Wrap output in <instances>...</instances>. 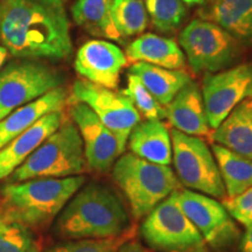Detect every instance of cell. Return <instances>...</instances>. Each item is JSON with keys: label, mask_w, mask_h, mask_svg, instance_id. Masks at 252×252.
<instances>
[{"label": "cell", "mask_w": 252, "mask_h": 252, "mask_svg": "<svg viewBox=\"0 0 252 252\" xmlns=\"http://www.w3.org/2000/svg\"><path fill=\"white\" fill-rule=\"evenodd\" d=\"M1 39L9 54L23 60H64L72 53L62 0H1Z\"/></svg>", "instance_id": "obj_1"}, {"label": "cell", "mask_w": 252, "mask_h": 252, "mask_svg": "<svg viewBox=\"0 0 252 252\" xmlns=\"http://www.w3.org/2000/svg\"><path fill=\"white\" fill-rule=\"evenodd\" d=\"M127 225V213L115 190L99 182H90L59 214L53 234L64 241L112 238L124 235Z\"/></svg>", "instance_id": "obj_2"}, {"label": "cell", "mask_w": 252, "mask_h": 252, "mask_svg": "<svg viewBox=\"0 0 252 252\" xmlns=\"http://www.w3.org/2000/svg\"><path fill=\"white\" fill-rule=\"evenodd\" d=\"M86 180L84 175H76L5 184L0 190V220L21 223L35 231L46 228Z\"/></svg>", "instance_id": "obj_3"}, {"label": "cell", "mask_w": 252, "mask_h": 252, "mask_svg": "<svg viewBox=\"0 0 252 252\" xmlns=\"http://www.w3.org/2000/svg\"><path fill=\"white\" fill-rule=\"evenodd\" d=\"M112 179L124 193L135 219L146 217L160 202L180 189L169 166L158 165L133 153L122 154L112 166Z\"/></svg>", "instance_id": "obj_4"}, {"label": "cell", "mask_w": 252, "mask_h": 252, "mask_svg": "<svg viewBox=\"0 0 252 252\" xmlns=\"http://www.w3.org/2000/svg\"><path fill=\"white\" fill-rule=\"evenodd\" d=\"M83 141L75 123L64 119L30 157L7 178L14 184L37 178H68L87 171Z\"/></svg>", "instance_id": "obj_5"}, {"label": "cell", "mask_w": 252, "mask_h": 252, "mask_svg": "<svg viewBox=\"0 0 252 252\" xmlns=\"http://www.w3.org/2000/svg\"><path fill=\"white\" fill-rule=\"evenodd\" d=\"M179 190V189H178ZM178 190L145 217L140 232L151 249L160 252H203L206 242L182 212Z\"/></svg>", "instance_id": "obj_6"}, {"label": "cell", "mask_w": 252, "mask_h": 252, "mask_svg": "<svg viewBox=\"0 0 252 252\" xmlns=\"http://www.w3.org/2000/svg\"><path fill=\"white\" fill-rule=\"evenodd\" d=\"M179 46L194 72H219L230 67L241 55V43L219 25L195 19L184 28Z\"/></svg>", "instance_id": "obj_7"}, {"label": "cell", "mask_w": 252, "mask_h": 252, "mask_svg": "<svg viewBox=\"0 0 252 252\" xmlns=\"http://www.w3.org/2000/svg\"><path fill=\"white\" fill-rule=\"evenodd\" d=\"M172 151L176 174L186 187L216 198L225 197V188L212 150L200 137L173 130Z\"/></svg>", "instance_id": "obj_8"}, {"label": "cell", "mask_w": 252, "mask_h": 252, "mask_svg": "<svg viewBox=\"0 0 252 252\" xmlns=\"http://www.w3.org/2000/svg\"><path fill=\"white\" fill-rule=\"evenodd\" d=\"M55 69L33 60L12 63L0 72V121L14 110L62 87Z\"/></svg>", "instance_id": "obj_9"}, {"label": "cell", "mask_w": 252, "mask_h": 252, "mask_svg": "<svg viewBox=\"0 0 252 252\" xmlns=\"http://www.w3.org/2000/svg\"><path fill=\"white\" fill-rule=\"evenodd\" d=\"M69 100L87 104L96 113L99 121L116 135L122 156L132 130L141 121L131 99L113 89L86 80H76L72 84Z\"/></svg>", "instance_id": "obj_10"}, {"label": "cell", "mask_w": 252, "mask_h": 252, "mask_svg": "<svg viewBox=\"0 0 252 252\" xmlns=\"http://www.w3.org/2000/svg\"><path fill=\"white\" fill-rule=\"evenodd\" d=\"M202 98L210 128H216L239 103L252 98V63H243L217 74L207 72Z\"/></svg>", "instance_id": "obj_11"}, {"label": "cell", "mask_w": 252, "mask_h": 252, "mask_svg": "<svg viewBox=\"0 0 252 252\" xmlns=\"http://www.w3.org/2000/svg\"><path fill=\"white\" fill-rule=\"evenodd\" d=\"M178 201L182 212L210 247H228L239 237L234 219L215 198L190 189H179Z\"/></svg>", "instance_id": "obj_12"}, {"label": "cell", "mask_w": 252, "mask_h": 252, "mask_svg": "<svg viewBox=\"0 0 252 252\" xmlns=\"http://www.w3.org/2000/svg\"><path fill=\"white\" fill-rule=\"evenodd\" d=\"M69 115L83 141L87 166L91 171L105 173L121 157L116 135L99 121L87 104L69 100Z\"/></svg>", "instance_id": "obj_13"}, {"label": "cell", "mask_w": 252, "mask_h": 252, "mask_svg": "<svg viewBox=\"0 0 252 252\" xmlns=\"http://www.w3.org/2000/svg\"><path fill=\"white\" fill-rule=\"evenodd\" d=\"M127 58L117 45L106 40H90L81 46L75 59V70L83 80L97 86L115 89L118 87Z\"/></svg>", "instance_id": "obj_14"}, {"label": "cell", "mask_w": 252, "mask_h": 252, "mask_svg": "<svg viewBox=\"0 0 252 252\" xmlns=\"http://www.w3.org/2000/svg\"><path fill=\"white\" fill-rule=\"evenodd\" d=\"M64 121L63 111L52 112L0 149V181L7 179L25 160L53 134Z\"/></svg>", "instance_id": "obj_15"}, {"label": "cell", "mask_w": 252, "mask_h": 252, "mask_svg": "<svg viewBox=\"0 0 252 252\" xmlns=\"http://www.w3.org/2000/svg\"><path fill=\"white\" fill-rule=\"evenodd\" d=\"M68 99L67 89L59 87L6 116L0 121V149L35 124L43 116L63 111Z\"/></svg>", "instance_id": "obj_16"}, {"label": "cell", "mask_w": 252, "mask_h": 252, "mask_svg": "<svg viewBox=\"0 0 252 252\" xmlns=\"http://www.w3.org/2000/svg\"><path fill=\"white\" fill-rule=\"evenodd\" d=\"M166 118L175 130L188 135L204 137L210 133V126L204 110L202 93L190 81L165 106Z\"/></svg>", "instance_id": "obj_17"}, {"label": "cell", "mask_w": 252, "mask_h": 252, "mask_svg": "<svg viewBox=\"0 0 252 252\" xmlns=\"http://www.w3.org/2000/svg\"><path fill=\"white\" fill-rule=\"evenodd\" d=\"M200 15L222 27L241 45L252 47V0H209Z\"/></svg>", "instance_id": "obj_18"}, {"label": "cell", "mask_w": 252, "mask_h": 252, "mask_svg": "<svg viewBox=\"0 0 252 252\" xmlns=\"http://www.w3.org/2000/svg\"><path fill=\"white\" fill-rule=\"evenodd\" d=\"M126 58L132 63L145 62L166 69H181L186 56L175 40L147 33L132 41L126 47Z\"/></svg>", "instance_id": "obj_19"}, {"label": "cell", "mask_w": 252, "mask_h": 252, "mask_svg": "<svg viewBox=\"0 0 252 252\" xmlns=\"http://www.w3.org/2000/svg\"><path fill=\"white\" fill-rule=\"evenodd\" d=\"M128 147L134 156L158 165L169 166L173 160L171 133L161 121L138 123L128 137Z\"/></svg>", "instance_id": "obj_20"}, {"label": "cell", "mask_w": 252, "mask_h": 252, "mask_svg": "<svg viewBox=\"0 0 252 252\" xmlns=\"http://www.w3.org/2000/svg\"><path fill=\"white\" fill-rule=\"evenodd\" d=\"M210 138L215 144L252 160V98L239 103L214 128Z\"/></svg>", "instance_id": "obj_21"}, {"label": "cell", "mask_w": 252, "mask_h": 252, "mask_svg": "<svg viewBox=\"0 0 252 252\" xmlns=\"http://www.w3.org/2000/svg\"><path fill=\"white\" fill-rule=\"evenodd\" d=\"M128 72L139 77L146 89L162 106H166L175 94L191 81L185 70H173L145 62L133 63Z\"/></svg>", "instance_id": "obj_22"}, {"label": "cell", "mask_w": 252, "mask_h": 252, "mask_svg": "<svg viewBox=\"0 0 252 252\" xmlns=\"http://www.w3.org/2000/svg\"><path fill=\"white\" fill-rule=\"evenodd\" d=\"M112 0H76L71 7L75 24L91 35L122 42L113 26L110 7Z\"/></svg>", "instance_id": "obj_23"}, {"label": "cell", "mask_w": 252, "mask_h": 252, "mask_svg": "<svg viewBox=\"0 0 252 252\" xmlns=\"http://www.w3.org/2000/svg\"><path fill=\"white\" fill-rule=\"evenodd\" d=\"M212 152L229 197L252 187V160L232 152L224 146L213 144Z\"/></svg>", "instance_id": "obj_24"}, {"label": "cell", "mask_w": 252, "mask_h": 252, "mask_svg": "<svg viewBox=\"0 0 252 252\" xmlns=\"http://www.w3.org/2000/svg\"><path fill=\"white\" fill-rule=\"evenodd\" d=\"M110 13L122 40L139 35L149 24V14L141 0H112Z\"/></svg>", "instance_id": "obj_25"}, {"label": "cell", "mask_w": 252, "mask_h": 252, "mask_svg": "<svg viewBox=\"0 0 252 252\" xmlns=\"http://www.w3.org/2000/svg\"><path fill=\"white\" fill-rule=\"evenodd\" d=\"M0 252H42V241L35 230L0 220Z\"/></svg>", "instance_id": "obj_26"}, {"label": "cell", "mask_w": 252, "mask_h": 252, "mask_svg": "<svg viewBox=\"0 0 252 252\" xmlns=\"http://www.w3.org/2000/svg\"><path fill=\"white\" fill-rule=\"evenodd\" d=\"M145 7L153 26L162 33L175 32L187 14L182 0H146Z\"/></svg>", "instance_id": "obj_27"}, {"label": "cell", "mask_w": 252, "mask_h": 252, "mask_svg": "<svg viewBox=\"0 0 252 252\" xmlns=\"http://www.w3.org/2000/svg\"><path fill=\"white\" fill-rule=\"evenodd\" d=\"M122 93L131 99L139 115H143V117L147 121H161L166 118L165 108H162V105L157 102L140 78L135 75L128 72L127 87Z\"/></svg>", "instance_id": "obj_28"}, {"label": "cell", "mask_w": 252, "mask_h": 252, "mask_svg": "<svg viewBox=\"0 0 252 252\" xmlns=\"http://www.w3.org/2000/svg\"><path fill=\"white\" fill-rule=\"evenodd\" d=\"M133 237L132 230L124 235L103 239H71L56 244L42 252H118L125 242Z\"/></svg>", "instance_id": "obj_29"}, {"label": "cell", "mask_w": 252, "mask_h": 252, "mask_svg": "<svg viewBox=\"0 0 252 252\" xmlns=\"http://www.w3.org/2000/svg\"><path fill=\"white\" fill-rule=\"evenodd\" d=\"M222 206L232 219L244 226L252 225V187L231 197H224Z\"/></svg>", "instance_id": "obj_30"}, {"label": "cell", "mask_w": 252, "mask_h": 252, "mask_svg": "<svg viewBox=\"0 0 252 252\" xmlns=\"http://www.w3.org/2000/svg\"><path fill=\"white\" fill-rule=\"evenodd\" d=\"M118 252H152L150 249L145 248L143 244H140L138 241H133V239H128L125 242L119 249Z\"/></svg>", "instance_id": "obj_31"}, {"label": "cell", "mask_w": 252, "mask_h": 252, "mask_svg": "<svg viewBox=\"0 0 252 252\" xmlns=\"http://www.w3.org/2000/svg\"><path fill=\"white\" fill-rule=\"evenodd\" d=\"M239 252H252V225L248 226L247 231L241 239Z\"/></svg>", "instance_id": "obj_32"}, {"label": "cell", "mask_w": 252, "mask_h": 252, "mask_svg": "<svg viewBox=\"0 0 252 252\" xmlns=\"http://www.w3.org/2000/svg\"><path fill=\"white\" fill-rule=\"evenodd\" d=\"M8 50L6 48L5 46H0V69H1L2 65H4V63L7 61L8 59Z\"/></svg>", "instance_id": "obj_33"}, {"label": "cell", "mask_w": 252, "mask_h": 252, "mask_svg": "<svg viewBox=\"0 0 252 252\" xmlns=\"http://www.w3.org/2000/svg\"><path fill=\"white\" fill-rule=\"evenodd\" d=\"M182 1L185 2V5H188V6H195V5L204 6L208 1H209V0H182Z\"/></svg>", "instance_id": "obj_34"}, {"label": "cell", "mask_w": 252, "mask_h": 252, "mask_svg": "<svg viewBox=\"0 0 252 252\" xmlns=\"http://www.w3.org/2000/svg\"><path fill=\"white\" fill-rule=\"evenodd\" d=\"M0 36H1V6H0Z\"/></svg>", "instance_id": "obj_35"}]
</instances>
